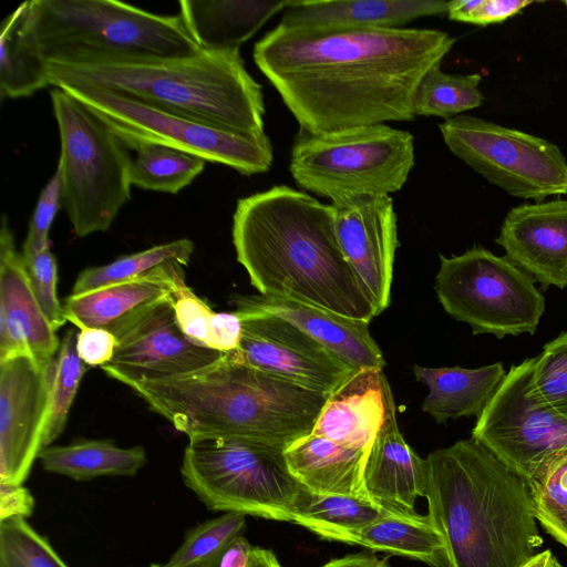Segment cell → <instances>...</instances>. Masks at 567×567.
<instances>
[{"mask_svg":"<svg viewBox=\"0 0 567 567\" xmlns=\"http://www.w3.org/2000/svg\"><path fill=\"white\" fill-rule=\"evenodd\" d=\"M456 39L434 29L313 31L278 25L256 42V65L310 133L413 121L422 78Z\"/></svg>","mask_w":567,"mask_h":567,"instance_id":"obj_1","label":"cell"},{"mask_svg":"<svg viewBox=\"0 0 567 567\" xmlns=\"http://www.w3.org/2000/svg\"><path fill=\"white\" fill-rule=\"evenodd\" d=\"M233 243L260 295L365 322L378 316L340 247L332 204L286 185L240 198Z\"/></svg>","mask_w":567,"mask_h":567,"instance_id":"obj_2","label":"cell"},{"mask_svg":"<svg viewBox=\"0 0 567 567\" xmlns=\"http://www.w3.org/2000/svg\"><path fill=\"white\" fill-rule=\"evenodd\" d=\"M425 497L447 567H524L543 545L527 484L474 439L425 458Z\"/></svg>","mask_w":567,"mask_h":567,"instance_id":"obj_3","label":"cell"},{"mask_svg":"<svg viewBox=\"0 0 567 567\" xmlns=\"http://www.w3.org/2000/svg\"><path fill=\"white\" fill-rule=\"evenodd\" d=\"M50 85L112 91L204 124L249 135L264 131L261 85L239 49L184 56H132L79 52L47 60Z\"/></svg>","mask_w":567,"mask_h":567,"instance_id":"obj_4","label":"cell"},{"mask_svg":"<svg viewBox=\"0 0 567 567\" xmlns=\"http://www.w3.org/2000/svg\"><path fill=\"white\" fill-rule=\"evenodd\" d=\"M128 388L188 437L235 439L284 451L312 433L329 398L243 363L233 352L193 373Z\"/></svg>","mask_w":567,"mask_h":567,"instance_id":"obj_5","label":"cell"},{"mask_svg":"<svg viewBox=\"0 0 567 567\" xmlns=\"http://www.w3.org/2000/svg\"><path fill=\"white\" fill-rule=\"evenodd\" d=\"M20 8V35L45 61L79 52L184 56L200 50L179 14L113 0H31Z\"/></svg>","mask_w":567,"mask_h":567,"instance_id":"obj_6","label":"cell"},{"mask_svg":"<svg viewBox=\"0 0 567 567\" xmlns=\"http://www.w3.org/2000/svg\"><path fill=\"white\" fill-rule=\"evenodd\" d=\"M413 135L386 124L329 133L299 128L289 171L303 190L331 204L400 190L414 166Z\"/></svg>","mask_w":567,"mask_h":567,"instance_id":"obj_7","label":"cell"},{"mask_svg":"<svg viewBox=\"0 0 567 567\" xmlns=\"http://www.w3.org/2000/svg\"><path fill=\"white\" fill-rule=\"evenodd\" d=\"M60 135L62 204L78 237L110 228L131 198L132 158L112 130L66 91H50Z\"/></svg>","mask_w":567,"mask_h":567,"instance_id":"obj_8","label":"cell"},{"mask_svg":"<svg viewBox=\"0 0 567 567\" xmlns=\"http://www.w3.org/2000/svg\"><path fill=\"white\" fill-rule=\"evenodd\" d=\"M181 475L208 509L282 522L292 520L303 489L284 450L217 436L188 437Z\"/></svg>","mask_w":567,"mask_h":567,"instance_id":"obj_9","label":"cell"},{"mask_svg":"<svg viewBox=\"0 0 567 567\" xmlns=\"http://www.w3.org/2000/svg\"><path fill=\"white\" fill-rule=\"evenodd\" d=\"M83 103L128 150L146 144L189 153L243 175L267 172L274 153L266 134L249 135L173 114L122 94L92 86H59Z\"/></svg>","mask_w":567,"mask_h":567,"instance_id":"obj_10","label":"cell"},{"mask_svg":"<svg viewBox=\"0 0 567 567\" xmlns=\"http://www.w3.org/2000/svg\"><path fill=\"white\" fill-rule=\"evenodd\" d=\"M435 291L444 310L470 324L474 334H533L545 300L535 281L506 256L482 246L460 256H440Z\"/></svg>","mask_w":567,"mask_h":567,"instance_id":"obj_11","label":"cell"},{"mask_svg":"<svg viewBox=\"0 0 567 567\" xmlns=\"http://www.w3.org/2000/svg\"><path fill=\"white\" fill-rule=\"evenodd\" d=\"M439 128L455 156L507 194L537 203L567 194V161L554 143L471 115Z\"/></svg>","mask_w":567,"mask_h":567,"instance_id":"obj_12","label":"cell"},{"mask_svg":"<svg viewBox=\"0 0 567 567\" xmlns=\"http://www.w3.org/2000/svg\"><path fill=\"white\" fill-rule=\"evenodd\" d=\"M533 364L534 358L511 367L472 431L527 486L567 455V420L533 395Z\"/></svg>","mask_w":567,"mask_h":567,"instance_id":"obj_13","label":"cell"},{"mask_svg":"<svg viewBox=\"0 0 567 567\" xmlns=\"http://www.w3.org/2000/svg\"><path fill=\"white\" fill-rule=\"evenodd\" d=\"M241 338L234 357L302 388L331 394L354 371L291 322L261 311L236 309Z\"/></svg>","mask_w":567,"mask_h":567,"instance_id":"obj_14","label":"cell"},{"mask_svg":"<svg viewBox=\"0 0 567 567\" xmlns=\"http://www.w3.org/2000/svg\"><path fill=\"white\" fill-rule=\"evenodd\" d=\"M55 360L30 354L0 361V481L22 484L43 450Z\"/></svg>","mask_w":567,"mask_h":567,"instance_id":"obj_15","label":"cell"},{"mask_svg":"<svg viewBox=\"0 0 567 567\" xmlns=\"http://www.w3.org/2000/svg\"><path fill=\"white\" fill-rule=\"evenodd\" d=\"M115 337L117 344L113 358L101 369L127 386L189 374L225 354L197 346L183 334L171 298L141 313Z\"/></svg>","mask_w":567,"mask_h":567,"instance_id":"obj_16","label":"cell"},{"mask_svg":"<svg viewBox=\"0 0 567 567\" xmlns=\"http://www.w3.org/2000/svg\"><path fill=\"white\" fill-rule=\"evenodd\" d=\"M332 205L343 255L380 315L390 305L399 245L393 199L389 195L361 196Z\"/></svg>","mask_w":567,"mask_h":567,"instance_id":"obj_17","label":"cell"},{"mask_svg":"<svg viewBox=\"0 0 567 567\" xmlns=\"http://www.w3.org/2000/svg\"><path fill=\"white\" fill-rule=\"evenodd\" d=\"M33 293L27 265L6 215L0 227V361L30 354L54 360L60 341Z\"/></svg>","mask_w":567,"mask_h":567,"instance_id":"obj_18","label":"cell"},{"mask_svg":"<svg viewBox=\"0 0 567 567\" xmlns=\"http://www.w3.org/2000/svg\"><path fill=\"white\" fill-rule=\"evenodd\" d=\"M495 241L544 290L567 287V199L512 208Z\"/></svg>","mask_w":567,"mask_h":567,"instance_id":"obj_19","label":"cell"},{"mask_svg":"<svg viewBox=\"0 0 567 567\" xmlns=\"http://www.w3.org/2000/svg\"><path fill=\"white\" fill-rule=\"evenodd\" d=\"M231 302L236 309L261 311L291 322L355 370H382L385 365L382 352L370 334L369 322L262 295H235Z\"/></svg>","mask_w":567,"mask_h":567,"instance_id":"obj_20","label":"cell"},{"mask_svg":"<svg viewBox=\"0 0 567 567\" xmlns=\"http://www.w3.org/2000/svg\"><path fill=\"white\" fill-rule=\"evenodd\" d=\"M393 412L394 400L382 370H355L329 394L312 433L349 447L370 449Z\"/></svg>","mask_w":567,"mask_h":567,"instance_id":"obj_21","label":"cell"},{"mask_svg":"<svg viewBox=\"0 0 567 567\" xmlns=\"http://www.w3.org/2000/svg\"><path fill=\"white\" fill-rule=\"evenodd\" d=\"M426 467L401 434L395 412L378 432L363 470L368 497L383 512L415 515V503L425 497Z\"/></svg>","mask_w":567,"mask_h":567,"instance_id":"obj_22","label":"cell"},{"mask_svg":"<svg viewBox=\"0 0 567 567\" xmlns=\"http://www.w3.org/2000/svg\"><path fill=\"white\" fill-rule=\"evenodd\" d=\"M443 0H291L279 24L313 31L396 29L446 13Z\"/></svg>","mask_w":567,"mask_h":567,"instance_id":"obj_23","label":"cell"},{"mask_svg":"<svg viewBox=\"0 0 567 567\" xmlns=\"http://www.w3.org/2000/svg\"><path fill=\"white\" fill-rule=\"evenodd\" d=\"M181 268L172 260L136 278L70 295L63 302L65 318L74 326L103 328L116 334L141 313L171 298Z\"/></svg>","mask_w":567,"mask_h":567,"instance_id":"obj_24","label":"cell"},{"mask_svg":"<svg viewBox=\"0 0 567 567\" xmlns=\"http://www.w3.org/2000/svg\"><path fill=\"white\" fill-rule=\"evenodd\" d=\"M368 452L311 433L287 446L284 456L291 475L311 493L369 498L363 486Z\"/></svg>","mask_w":567,"mask_h":567,"instance_id":"obj_25","label":"cell"},{"mask_svg":"<svg viewBox=\"0 0 567 567\" xmlns=\"http://www.w3.org/2000/svg\"><path fill=\"white\" fill-rule=\"evenodd\" d=\"M291 0H183L179 17L203 50L239 49Z\"/></svg>","mask_w":567,"mask_h":567,"instance_id":"obj_26","label":"cell"},{"mask_svg":"<svg viewBox=\"0 0 567 567\" xmlns=\"http://www.w3.org/2000/svg\"><path fill=\"white\" fill-rule=\"evenodd\" d=\"M413 372L429 390L422 411L439 424L461 416L478 417L506 375L502 362L476 369L414 365Z\"/></svg>","mask_w":567,"mask_h":567,"instance_id":"obj_27","label":"cell"},{"mask_svg":"<svg viewBox=\"0 0 567 567\" xmlns=\"http://www.w3.org/2000/svg\"><path fill=\"white\" fill-rule=\"evenodd\" d=\"M39 458L47 472L75 481L134 476L147 462L144 447H121L111 440H78L66 445L48 446Z\"/></svg>","mask_w":567,"mask_h":567,"instance_id":"obj_28","label":"cell"},{"mask_svg":"<svg viewBox=\"0 0 567 567\" xmlns=\"http://www.w3.org/2000/svg\"><path fill=\"white\" fill-rule=\"evenodd\" d=\"M383 511L372 501L348 495H321L303 487L292 520L321 538L357 545L361 532Z\"/></svg>","mask_w":567,"mask_h":567,"instance_id":"obj_29","label":"cell"},{"mask_svg":"<svg viewBox=\"0 0 567 567\" xmlns=\"http://www.w3.org/2000/svg\"><path fill=\"white\" fill-rule=\"evenodd\" d=\"M357 545L405 556L432 567H447L443 538L429 515L383 512L361 532Z\"/></svg>","mask_w":567,"mask_h":567,"instance_id":"obj_30","label":"cell"},{"mask_svg":"<svg viewBox=\"0 0 567 567\" xmlns=\"http://www.w3.org/2000/svg\"><path fill=\"white\" fill-rule=\"evenodd\" d=\"M20 14L19 6L1 23L0 92L2 97L29 96L50 85L47 61L20 35Z\"/></svg>","mask_w":567,"mask_h":567,"instance_id":"obj_31","label":"cell"},{"mask_svg":"<svg viewBox=\"0 0 567 567\" xmlns=\"http://www.w3.org/2000/svg\"><path fill=\"white\" fill-rule=\"evenodd\" d=\"M440 66L432 68L414 92L415 116H437L447 121L483 103L480 74H447Z\"/></svg>","mask_w":567,"mask_h":567,"instance_id":"obj_32","label":"cell"},{"mask_svg":"<svg viewBox=\"0 0 567 567\" xmlns=\"http://www.w3.org/2000/svg\"><path fill=\"white\" fill-rule=\"evenodd\" d=\"M132 161L131 184L142 189L176 194L189 185L205 167V161L162 145L137 147Z\"/></svg>","mask_w":567,"mask_h":567,"instance_id":"obj_33","label":"cell"},{"mask_svg":"<svg viewBox=\"0 0 567 567\" xmlns=\"http://www.w3.org/2000/svg\"><path fill=\"white\" fill-rule=\"evenodd\" d=\"M194 243L187 238L156 245L142 251L122 256L114 261L84 269L79 274L71 295H81L121 281L136 278L165 262L186 266L194 252Z\"/></svg>","mask_w":567,"mask_h":567,"instance_id":"obj_34","label":"cell"},{"mask_svg":"<svg viewBox=\"0 0 567 567\" xmlns=\"http://www.w3.org/2000/svg\"><path fill=\"white\" fill-rule=\"evenodd\" d=\"M246 527V515L225 513L187 532L165 567H218L227 548Z\"/></svg>","mask_w":567,"mask_h":567,"instance_id":"obj_35","label":"cell"},{"mask_svg":"<svg viewBox=\"0 0 567 567\" xmlns=\"http://www.w3.org/2000/svg\"><path fill=\"white\" fill-rule=\"evenodd\" d=\"M87 365L76 352V332L68 330L55 360L51 406L43 437V450L59 437L66 424L71 406Z\"/></svg>","mask_w":567,"mask_h":567,"instance_id":"obj_36","label":"cell"},{"mask_svg":"<svg viewBox=\"0 0 567 567\" xmlns=\"http://www.w3.org/2000/svg\"><path fill=\"white\" fill-rule=\"evenodd\" d=\"M0 567H69L24 518L0 520Z\"/></svg>","mask_w":567,"mask_h":567,"instance_id":"obj_37","label":"cell"},{"mask_svg":"<svg viewBox=\"0 0 567 567\" xmlns=\"http://www.w3.org/2000/svg\"><path fill=\"white\" fill-rule=\"evenodd\" d=\"M530 390L540 403L567 420V331L534 358Z\"/></svg>","mask_w":567,"mask_h":567,"instance_id":"obj_38","label":"cell"},{"mask_svg":"<svg viewBox=\"0 0 567 567\" xmlns=\"http://www.w3.org/2000/svg\"><path fill=\"white\" fill-rule=\"evenodd\" d=\"M171 302L183 334L193 343L208 348L215 311L186 285L183 268L175 276Z\"/></svg>","mask_w":567,"mask_h":567,"instance_id":"obj_39","label":"cell"},{"mask_svg":"<svg viewBox=\"0 0 567 567\" xmlns=\"http://www.w3.org/2000/svg\"><path fill=\"white\" fill-rule=\"evenodd\" d=\"M35 299L54 331L68 320L56 295L58 265L55 256L47 248L24 259Z\"/></svg>","mask_w":567,"mask_h":567,"instance_id":"obj_40","label":"cell"},{"mask_svg":"<svg viewBox=\"0 0 567 567\" xmlns=\"http://www.w3.org/2000/svg\"><path fill=\"white\" fill-rule=\"evenodd\" d=\"M62 204V182L59 169L42 188L32 217L28 234L22 246L24 259L50 248L49 231Z\"/></svg>","mask_w":567,"mask_h":567,"instance_id":"obj_41","label":"cell"},{"mask_svg":"<svg viewBox=\"0 0 567 567\" xmlns=\"http://www.w3.org/2000/svg\"><path fill=\"white\" fill-rule=\"evenodd\" d=\"M528 0H453L446 6L450 20L478 25L501 23L532 4Z\"/></svg>","mask_w":567,"mask_h":567,"instance_id":"obj_42","label":"cell"},{"mask_svg":"<svg viewBox=\"0 0 567 567\" xmlns=\"http://www.w3.org/2000/svg\"><path fill=\"white\" fill-rule=\"evenodd\" d=\"M76 352L87 367H103L113 358L117 339L114 333L103 328L75 326Z\"/></svg>","mask_w":567,"mask_h":567,"instance_id":"obj_43","label":"cell"},{"mask_svg":"<svg viewBox=\"0 0 567 567\" xmlns=\"http://www.w3.org/2000/svg\"><path fill=\"white\" fill-rule=\"evenodd\" d=\"M243 324L238 315L234 312H215L208 348L229 353L238 349L241 338Z\"/></svg>","mask_w":567,"mask_h":567,"instance_id":"obj_44","label":"cell"},{"mask_svg":"<svg viewBox=\"0 0 567 567\" xmlns=\"http://www.w3.org/2000/svg\"><path fill=\"white\" fill-rule=\"evenodd\" d=\"M34 508V498L22 484L0 481V520L29 517Z\"/></svg>","mask_w":567,"mask_h":567,"instance_id":"obj_45","label":"cell"},{"mask_svg":"<svg viewBox=\"0 0 567 567\" xmlns=\"http://www.w3.org/2000/svg\"><path fill=\"white\" fill-rule=\"evenodd\" d=\"M252 546L244 537H237L225 551L218 567H247Z\"/></svg>","mask_w":567,"mask_h":567,"instance_id":"obj_46","label":"cell"},{"mask_svg":"<svg viewBox=\"0 0 567 567\" xmlns=\"http://www.w3.org/2000/svg\"><path fill=\"white\" fill-rule=\"evenodd\" d=\"M321 567H390L386 559H380L373 554L360 553L332 559Z\"/></svg>","mask_w":567,"mask_h":567,"instance_id":"obj_47","label":"cell"},{"mask_svg":"<svg viewBox=\"0 0 567 567\" xmlns=\"http://www.w3.org/2000/svg\"><path fill=\"white\" fill-rule=\"evenodd\" d=\"M543 528L558 543L567 547V508L538 520Z\"/></svg>","mask_w":567,"mask_h":567,"instance_id":"obj_48","label":"cell"},{"mask_svg":"<svg viewBox=\"0 0 567 567\" xmlns=\"http://www.w3.org/2000/svg\"><path fill=\"white\" fill-rule=\"evenodd\" d=\"M247 567H282L275 554L265 548L252 547Z\"/></svg>","mask_w":567,"mask_h":567,"instance_id":"obj_49","label":"cell"},{"mask_svg":"<svg viewBox=\"0 0 567 567\" xmlns=\"http://www.w3.org/2000/svg\"><path fill=\"white\" fill-rule=\"evenodd\" d=\"M551 555L550 550H543L524 567H546Z\"/></svg>","mask_w":567,"mask_h":567,"instance_id":"obj_50","label":"cell"},{"mask_svg":"<svg viewBox=\"0 0 567 567\" xmlns=\"http://www.w3.org/2000/svg\"><path fill=\"white\" fill-rule=\"evenodd\" d=\"M546 567H563L560 565V563L556 559V557L554 555H551V557L549 558L548 560V564Z\"/></svg>","mask_w":567,"mask_h":567,"instance_id":"obj_51","label":"cell"},{"mask_svg":"<svg viewBox=\"0 0 567 567\" xmlns=\"http://www.w3.org/2000/svg\"><path fill=\"white\" fill-rule=\"evenodd\" d=\"M150 567H165L164 565L152 564Z\"/></svg>","mask_w":567,"mask_h":567,"instance_id":"obj_52","label":"cell"},{"mask_svg":"<svg viewBox=\"0 0 567 567\" xmlns=\"http://www.w3.org/2000/svg\"><path fill=\"white\" fill-rule=\"evenodd\" d=\"M564 4L567 7V1H564Z\"/></svg>","mask_w":567,"mask_h":567,"instance_id":"obj_53","label":"cell"}]
</instances>
